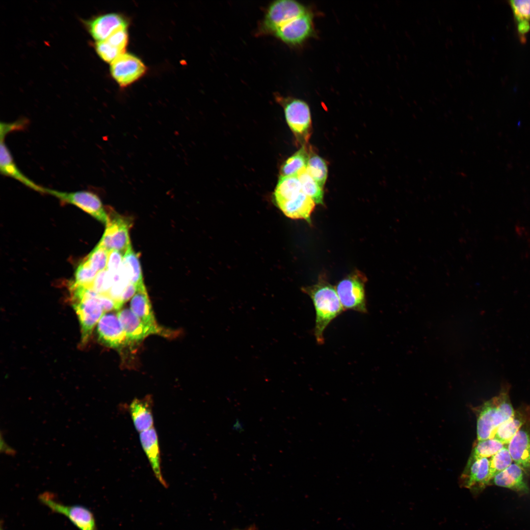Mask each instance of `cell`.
Listing matches in <instances>:
<instances>
[{"instance_id":"484cf974","label":"cell","mask_w":530,"mask_h":530,"mask_svg":"<svg viewBox=\"0 0 530 530\" xmlns=\"http://www.w3.org/2000/svg\"><path fill=\"white\" fill-rule=\"evenodd\" d=\"M511 6L520 39L526 41V36L530 30V0H511Z\"/></svg>"},{"instance_id":"6da1fadb","label":"cell","mask_w":530,"mask_h":530,"mask_svg":"<svg viewBox=\"0 0 530 530\" xmlns=\"http://www.w3.org/2000/svg\"><path fill=\"white\" fill-rule=\"evenodd\" d=\"M302 290L312 300L316 314L314 334L318 344H322L325 330L344 311L336 288L326 280L319 279L316 284L303 287Z\"/></svg>"},{"instance_id":"e0dca14e","label":"cell","mask_w":530,"mask_h":530,"mask_svg":"<svg viewBox=\"0 0 530 530\" xmlns=\"http://www.w3.org/2000/svg\"><path fill=\"white\" fill-rule=\"evenodd\" d=\"M139 440L154 476L164 487H167V483L161 473L159 439L154 427L140 432Z\"/></svg>"},{"instance_id":"7402d4cb","label":"cell","mask_w":530,"mask_h":530,"mask_svg":"<svg viewBox=\"0 0 530 530\" xmlns=\"http://www.w3.org/2000/svg\"><path fill=\"white\" fill-rule=\"evenodd\" d=\"M130 309L145 324L156 329H163L157 323L144 284L137 287L131 300Z\"/></svg>"},{"instance_id":"44dd1931","label":"cell","mask_w":530,"mask_h":530,"mask_svg":"<svg viewBox=\"0 0 530 530\" xmlns=\"http://www.w3.org/2000/svg\"><path fill=\"white\" fill-rule=\"evenodd\" d=\"M496 485L510 489L518 493L527 494L529 488L524 476V471L516 464L512 463L497 474L492 479Z\"/></svg>"},{"instance_id":"60d3db41","label":"cell","mask_w":530,"mask_h":530,"mask_svg":"<svg viewBox=\"0 0 530 530\" xmlns=\"http://www.w3.org/2000/svg\"><path fill=\"white\" fill-rule=\"evenodd\" d=\"M0 530H3L2 528H0Z\"/></svg>"},{"instance_id":"b9f144b4","label":"cell","mask_w":530,"mask_h":530,"mask_svg":"<svg viewBox=\"0 0 530 530\" xmlns=\"http://www.w3.org/2000/svg\"></svg>"},{"instance_id":"ac0fdd59","label":"cell","mask_w":530,"mask_h":530,"mask_svg":"<svg viewBox=\"0 0 530 530\" xmlns=\"http://www.w3.org/2000/svg\"><path fill=\"white\" fill-rule=\"evenodd\" d=\"M88 25L92 36L100 42L106 40L117 30L127 29L128 23L118 14L108 13L95 18Z\"/></svg>"},{"instance_id":"5bb4252c","label":"cell","mask_w":530,"mask_h":530,"mask_svg":"<svg viewBox=\"0 0 530 530\" xmlns=\"http://www.w3.org/2000/svg\"><path fill=\"white\" fill-rule=\"evenodd\" d=\"M489 459L488 458L469 459L460 477L463 487L469 489L476 495L490 484Z\"/></svg>"},{"instance_id":"3957f363","label":"cell","mask_w":530,"mask_h":530,"mask_svg":"<svg viewBox=\"0 0 530 530\" xmlns=\"http://www.w3.org/2000/svg\"><path fill=\"white\" fill-rule=\"evenodd\" d=\"M366 281L365 275L359 271H355L339 282L336 290L344 311L367 313Z\"/></svg>"},{"instance_id":"cb8c5ba5","label":"cell","mask_w":530,"mask_h":530,"mask_svg":"<svg viewBox=\"0 0 530 530\" xmlns=\"http://www.w3.org/2000/svg\"><path fill=\"white\" fill-rule=\"evenodd\" d=\"M297 175L280 176L274 192V198L278 207L296 198L302 192Z\"/></svg>"},{"instance_id":"603a6c76","label":"cell","mask_w":530,"mask_h":530,"mask_svg":"<svg viewBox=\"0 0 530 530\" xmlns=\"http://www.w3.org/2000/svg\"><path fill=\"white\" fill-rule=\"evenodd\" d=\"M316 203L302 191L296 198L287 202L278 208L284 214L292 219H303L311 223V215Z\"/></svg>"},{"instance_id":"7a4b0ae2","label":"cell","mask_w":530,"mask_h":530,"mask_svg":"<svg viewBox=\"0 0 530 530\" xmlns=\"http://www.w3.org/2000/svg\"><path fill=\"white\" fill-rule=\"evenodd\" d=\"M514 412L508 388H503L499 395L486 401L479 411L477 425V440L494 438L498 427L510 419Z\"/></svg>"},{"instance_id":"f35d334b","label":"cell","mask_w":530,"mask_h":530,"mask_svg":"<svg viewBox=\"0 0 530 530\" xmlns=\"http://www.w3.org/2000/svg\"><path fill=\"white\" fill-rule=\"evenodd\" d=\"M242 425L240 424V422H239L238 421H237L233 425V428L236 430H240L241 429H242Z\"/></svg>"},{"instance_id":"d6986e66","label":"cell","mask_w":530,"mask_h":530,"mask_svg":"<svg viewBox=\"0 0 530 530\" xmlns=\"http://www.w3.org/2000/svg\"><path fill=\"white\" fill-rule=\"evenodd\" d=\"M153 400L148 395L134 398L129 404V413L136 430L140 432L154 427Z\"/></svg>"},{"instance_id":"4fadbf2b","label":"cell","mask_w":530,"mask_h":530,"mask_svg":"<svg viewBox=\"0 0 530 530\" xmlns=\"http://www.w3.org/2000/svg\"><path fill=\"white\" fill-rule=\"evenodd\" d=\"M313 32V17L307 11L279 27L274 34L284 43L295 45L301 44Z\"/></svg>"},{"instance_id":"9c48e42d","label":"cell","mask_w":530,"mask_h":530,"mask_svg":"<svg viewBox=\"0 0 530 530\" xmlns=\"http://www.w3.org/2000/svg\"><path fill=\"white\" fill-rule=\"evenodd\" d=\"M99 294L72 302L80 322L82 345L87 342L94 327L106 312L99 301Z\"/></svg>"},{"instance_id":"7c38bea8","label":"cell","mask_w":530,"mask_h":530,"mask_svg":"<svg viewBox=\"0 0 530 530\" xmlns=\"http://www.w3.org/2000/svg\"><path fill=\"white\" fill-rule=\"evenodd\" d=\"M96 330L99 341L106 346L120 349L130 345L117 314H104Z\"/></svg>"},{"instance_id":"83f0119b","label":"cell","mask_w":530,"mask_h":530,"mask_svg":"<svg viewBox=\"0 0 530 530\" xmlns=\"http://www.w3.org/2000/svg\"><path fill=\"white\" fill-rule=\"evenodd\" d=\"M296 175L300 183L302 191L316 204L323 205V188L309 174L307 167L299 171Z\"/></svg>"},{"instance_id":"ba28073f","label":"cell","mask_w":530,"mask_h":530,"mask_svg":"<svg viewBox=\"0 0 530 530\" xmlns=\"http://www.w3.org/2000/svg\"><path fill=\"white\" fill-rule=\"evenodd\" d=\"M108 221L99 243L108 251L116 250L124 255L132 246L129 236L131 223L129 220L111 211Z\"/></svg>"},{"instance_id":"f546056e","label":"cell","mask_w":530,"mask_h":530,"mask_svg":"<svg viewBox=\"0 0 530 530\" xmlns=\"http://www.w3.org/2000/svg\"><path fill=\"white\" fill-rule=\"evenodd\" d=\"M309 155L307 170L311 177L323 188L327 177V164L322 158L310 150Z\"/></svg>"},{"instance_id":"74e56055","label":"cell","mask_w":530,"mask_h":530,"mask_svg":"<svg viewBox=\"0 0 530 530\" xmlns=\"http://www.w3.org/2000/svg\"><path fill=\"white\" fill-rule=\"evenodd\" d=\"M0 452L7 455L14 456L16 454V450L11 447L3 439L2 433L0 434Z\"/></svg>"},{"instance_id":"4316f807","label":"cell","mask_w":530,"mask_h":530,"mask_svg":"<svg viewBox=\"0 0 530 530\" xmlns=\"http://www.w3.org/2000/svg\"><path fill=\"white\" fill-rule=\"evenodd\" d=\"M120 269L130 283L137 287L144 284L139 255L134 252L132 246L124 255Z\"/></svg>"},{"instance_id":"8fae6325","label":"cell","mask_w":530,"mask_h":530,"mask_svg":"<svg viewBox=\"0 0 530 530\" xmlns=\"http://www.w3.org/2000/svg\"><path fill=\"white\" fill-rule=\"evenodd\" d=\"M117 314L130 344L140 342L151 334H159L167 337L174 334L168 329H158L145 324L130 309L120 310Z\"/></svg>"},{"instance_id":"8992f818","label":"cell","mask_w":530,"mask_h":530,"mask_svg":"<svg viewBox=\"0 0 530 530\" xmlns=\"http://www.w3.org/2000/svg\"><path fill=\"white\" fill-rule=\"evenodd\" d=\"M40 502L52 511L66 516L80 530H97L94 516L88 508L80 505H65L50 492L39 495Z\"/></svg>"},{"instance_id":"ab89813d","label":"cell","mask_w":530,"mask_h":530,"mask_svg":"<svg viewBox=\"0 0 530 530\" xmlns=\"http://www.w3.org/2000/svg\"><path fill=\"white\" fill-rule=\"evenodd\" d=\"M255 530V529L254 528H249V529H248L247 530Z\"/></svg>"},{"instance_id":"836d02e7","label":"cell","mask_w":530,"mask_h":530,"mask_svg":"<svg viewBox=\"0 0 530 530\" xmlns=\"http://www.w3.org/2000/svg\"><path fill=\"white\" fill-rule=\"evenodd\" d=\"M108 252L98 243L85 258L91 266L99 273L106 268Z\"/></svg>"},{"instance_id":"e575fe53","label":"cell","mask_w":530,"mask_h":530,"mask_svg":"<svg viewBox=\"0 0 530 530\" xmlns=\"http://www.w3.org/2000/svg\"><path fill=\"white\" fill-rule=\"evenodd\" d=\"M124 255L116 250L108 252L106 269L112 274L117 273L120 270L123 262Z\"/></svg>"},{"instance_id":"52a82bcc","label":"cell","mask_w":530,"mask_h":530,"mask_svg":"<svg viewBox=\"0 0 530 530\" xmlns=\"http://www.w3.org/2000/svg\"><path fill=\"white\" fill-rule=\"evenodd\" d=\"M307 11L304 5L296 1H274L267 9L261 29L264 32L274 34L279 27Z\"/></svg>"},{"instance_id":"d4e9b609","label":"cell","mask_w":530,"mask_h":530,"mask_svg":"<svg viewBox=\"0 0 530 530\" xmlns=\"http://www.w3.org/2000/svg\"><path fill=\"white\" fill-rule=\"evenodd\" d=\"M528 415L522 409L515 411L514 415L497 429L494 438L507 445L522 426L527 423Z\"/></svg>"},{"instance_id":"8d00e7d4","label":"cell","mask_w":530,"mask_h":530,"mask_svg":"<svg viewBox=\"0 0 530 530\" xmlns=\"http://www.w3.org/2000/svg\"><path fill=\"white\" fill-rule=\"evenodd\" d=\"M137 287L136 285L129 283L124 291L121 297V303L123 305L130 299L133 296L137 291Z\"/></svg>"},{"instance_id":"d6a6232c","label":"cell","mask_w":530,"mask_h":530,"mask_svg":"<svg viewBox=\"0 0 530 530\" xmlns=\"http://www.w3.org/2000/svg\"><path fill=\"white\" fill-rule=\"evenodd\" d=\"M98 272L95 270L85 258L79 265L75 273L74 285L89 287Z\"/></svg>"},{"instance_id":"277c9868","label":"cell","mask_w":530,"mask_h":530,"mask_svg":"<svg viewBox=\"0 0 530 530\" xmlns=\"http://www.w3.org/2000/svg\"><path fill=\"white\" fill-rule=\"evenodd\" d=\"M285 118L291 130L298 140L306 144L310 136L311 117L310 108L304 101L294 98H283Z\"/></svg>"},{"instance_id":"1f68e13d","label":"cell","mask_w":530,"mask_h":530,"mask_svg":"<svg viewBox=\"0 0 530 530\" xmlns=\"http://www.w3.org/2000/svg\"><path fill=\"white\" fill-rule=\"evenodd\" d=\"M512 459L507 447L504 446L489 460V478L491 481L498 473L512 464Z\"/></svg>"},{"instance_id":"4dcf8cb0","label":"cell","mask_w":530,"mask_h":530,"mask_svg":"<svg viewBox=\"0 0 530 530\" xmlns=\"http://www.w3.org/2000/svg\"><path fill=\"white\" fill-rule=\"evenodd\" d=\"M505 445L494 438L477 440L473 448L470 458L480 459L492 457Z\"/></svg>"},{"instance_id":"d590c367","label":"cell","mask_w":530,"mask_h":530,"mask_svg":"<svg viewBox=\"0 0 530 530\" xmlns=\"http://www.w3.org/2000/svg\"><path fill=\"white\" fill-rule=\"evenodd\" d=\"M27 119H21L11 123L1 122L0 125V138H5L9 133L16 131L23 130L26 129L27 123Z\"/></svg>"},{"instance_id":"2e32d148","label":"cell","mask_w":530,"mask_h":530,"mask_svg":"<svg viewBox=\"0 0 530 530\" xmlns=\"http://www.w3.org/2000/svg\"><path fill=\"white\" fill-rule=\"evenodd\" d=\"M0 170L3 176L12 178L26 187L41 193L45 194L46 187L34 183L18 168L11 152L7 147L4 138H0Z\"/></svg>"},{"instance_id":"ffe728a7","label":"cell","mask_w":530,"mask_h":530,"mask_svg":"<svg viewBox=\"0 0 530 530\" xmlns=\"http://www.w3.org/2000/svg\"><path fill=\"white\" fill-rule=\"evenodd\" d=\"M128 41L127 29H120L113 32L106 40L98 42L96 50L102 59L111 63L125 53Z\"/></svg>"},{"instance_id":"9a60e30c","label":"cell","mask_w":530,"mask_h":530,"mask_svg":"<svg viewBox=\"0 0 530 530\" xmlns=\"http://www.w3.org/2000/svg\"><path fill=\"white\" fill-rule=\"evenodd\" d=\"M512 460L530 476V428L524 424L507 445Z\"/></svg>"},{"instance_id":"30bf717a","label":"cell","mask_w":530,"mask_h":530,"mask_svg":"<svg viewBox=\"0 0 530 530\" xmlns=\"http://www.w3.org/2000/svg\"><path fill=\"white\" fill-rule=\"evenodd\" d=\"M110 73L121 86H128L140 78L145 73L144 64L137 56L124 53L110 64Z\"/></svg>"},{"instance_id":"f1b7e54d","label":"cell","mask_w":530,"mask_h":530,"mask_svg":"<svg viewBox=\"0 0 530 530\" xmlns=\"http://www.w3.org/2000/svg\"><path fill=\"white\" fill-rule=\"evenodd\" d=\"M309 157L307 148L303 145L283 163L281 168V176L296 175L299 171L307 167Z\"/></svg>"},{"instance_id":"5b68a950","label":"cell","mask_w":530,"mask_h":530,"mask_svg":"<svg viewBox=\"0 0 530 530\" xmlns=\"http://www.w3.org/2000/svg\"><path fill=\"white\" fill-rule=\"evenodd\" d=\"M45 194L55 197L63 203L77 206L106 225L108 221V213L94 192L87 190L67 192L46 188Z\"/></svg>"}]
</instances>
